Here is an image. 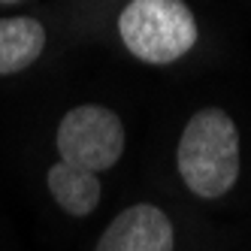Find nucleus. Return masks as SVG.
<instances>
[{
  "label": "nucleus",
  "instance_id": "f257e3e1",
  "mask_svg": "<svg viewBox=\"0 0 251 251\" xmlns=\"http://www.w3.org/2000/svg\"><path fill=\"white\" fill-rule=\"evenodd\" d=\"M178 176L203 200L224 197L239 178V130L224 109L206 106L182 130L176 149Z\"/></svg>",
  "mask_w": 251,
  "mask_h": 251
},
{
  "label": "nucleus",
  "instance_id": "f03ea898",
  "mask_svg": "<svg viewBox=\"0 0 251 251\" xmlns=\"http://www.w3.org/2000/svg\"><path fill=\"white\" fill-rule=\"evenodd\" d=\"M118 37L133 58L164 67L194 49L197 19L185 0H130L118 15Z\"/></svg>",
  "mask_w": 251,
  "mask_h": 251
},
{
  "label": "nucleus",
  "instance_id": "7ed1b4c3",
  "mask_svg": "<svg viewBox=\"0 0 251 251\" xmlns=\"http://www.w3.org/2000/svg\"><path fill=\"white\" fill-rule=\"evenodd\" d=\"M58 151L64 164L103 173L115 167L124 154V124L106 106H76L58 124Z\"/></svg>",
  "mask_w": 251,
  "mask_h": 251
},
{
  "label": "nucleus",
  "instance_id": "20e7f679",
  "mask_svg": "<svg viewBox=\"0 0 251 251\" xmlns=\"http://www.w3.org/2000/svg\"><path fill=\"white\" fill-rule=\"evenodd\" d=\"M176 230L164 209L136 203L118 212L97 239L94 251H173Z\"/></svg>",
  "mask_w": 251,
  "mask_h": 251
},
{
  "label": "nucleus",
  "instance_id": "39448f33",
  "mask_svg": "<svg viewBox=\"0 0 251 251\" xmlns=\"http://www.w3.org/2000/svg\"><path fill=\"white\" fill-rule=\"evenodd\" d=\"M46 185H49L51 200H55L67 215H73V218L91 215L100 206V197H103L97 173L79 170L73 164H64V160H58V164L49 170Z\"/></svg>",
  "mask_w": 251,
  "mask_h": 251
},
{
  "label": "nucleus",
  "instance_id": "423d86ee",
  "mask_svg": "<svg viewBox=\"0 0 251 251\" xmlns=\"http://www.w3.org/2000/svg\"><path fill=\"white\" fill-rule=\"evenodd\" d=\"M46 49V27L27 15L0 19V76L22 73Z\"/></svg>",
  "mask_w": 251,
  "mask_h": 251
}]
</instances>
